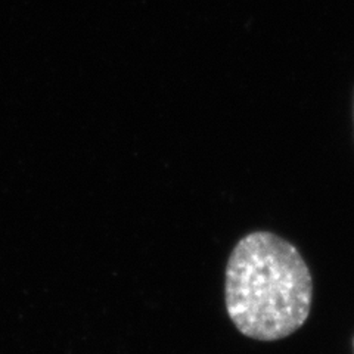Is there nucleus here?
<instances>
[{
	"instance_id": "f257e3e1",
	"label": "nucleus",
	"mask_w": 354,
	"mask_h": 354,
	"mask_svg": "<svg viewBox=\"0 0 354 354\" xmlns=\"http://www.w3.org/2000/svg\"><path fill=\"white\" fill-rule=\"evenodd\" d=\"M225 300L242 335L278 341L308 319L313 278L301 252L272 232H252L232 250L225 273Z\"/></svg>"
},
{
	"instance_id": "f03ea898",
	"label": "nucleus",
	"mask_w": 354,
	"mask_h": 354,
	"mask_svg": "<svg viewBox=\"0 0 354 354\" xmlns=\"http://www.w3.org/2000/svg\"><path fill=\"white\" fill-rule=\"evenodd\" d=\"M353 347H354V341H353Z\"/></svg>"
}]
</instances>
